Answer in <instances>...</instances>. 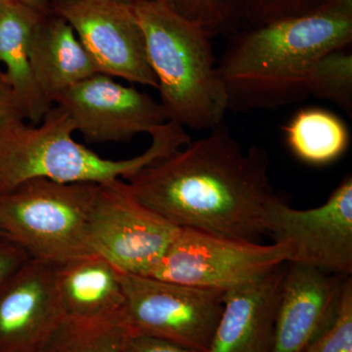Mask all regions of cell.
<instances>
[{
  "mask_svg": "<svg viewBox=\"0 0 352 352\" xmlns=\"http://www.w3.org/2000/svg\"><path fill=\"white\" fill-rule=\"evenodd\" d=\"M25 4L8 2L0 16V64L25 122L36 124L52 107L39 88L29 53L30 36L41 15ZM48 14V13H47Z\"/></svg>",
  "mask_w": 352,
  "mask_h": 352,
  "instance_id": "e0dca14e",
  "label": "cell"
},
{
  "mask_svg": "<svg viewBox=\"0 0 352 352\" xmlns=\"http://www.w3.org/2000/svg\"><path fill=\"white\" fill-rule=\"evenodd\" d=\"M329 0H243L245 22L259 25L305 15L320 8Z\"/></svg>",
  "mask_w": 352,
  "mask_h": 352,
  "instance_id": "603a6c76",
  "label": "cell"
},
{
  "mask_svg": "<svg viewBox=\"0 0 352 352\" xmlns=\"http://www.w3.org/2000/svg\"><path fill=\"white\" fill-rule=\"evenodd\" d=\"M217 69L228 111L273 110L308 98L315 62L352 43V0H329L305 15L249 25L228 36Z\"/></svg>",
  "mask_w": 352,
  "mask_h": 352,
  "instance_id": "7a4b0ae2",
  "label": "cell"
},
{
  "mask_svg": "<svg viewBox=\"0 0 352 352\" xmlns=\"http://www.w3.org/2000/svg\"><path fill=\"white\" fill-rule=\"evenodd\" d=\"M7 1L25 4V6H31L43 13L51 12L50 0H7Z\"/></svg>",
  "mask_w": 352,
  "mask_h": 352,
  "instance_id": "4316f807",
  "label": "cell"
},
{
  "mask_svg": "<svg viewBox=\"0 0 352 352\" xmlns=\"http://www.w3.org/2000/svg\"><path fill=\"white\" fill-rule=\"evenodd\" d=\"M308 96L331 102L352 116V54L349 47L319 58L307 82Z\"/></svg>",
  "mask_w": 352,
  "mask_h": 352,
  "instance_id": "ffe728a7",
  "label": "cell"
},
{
  "mask_svg": "<svg viewBox=\"0 0 352 352\" xmlns=\"http://www.w3.org/2000/svg\"><path fill=\"white\" fill-rule=\"evenodd\" d=\"M302 352H352V281L346 277L337 314Z\"/></svg>",
  "mask_w": 352,
  "mask_h": 352,
  "instance_id": "7402d4cb",
  "label": "cell"
},
{
  "mask_svg": "<svg viewBox=\"0 0 352 352\" xmlns=\"http://www.w3.org/2000/svg\"><path fill=\"white\" fill-rule=\"evenodd\" d=\"M270 157L245 149L226 122L126 178L133 196L178 228L256 242L274 198Z\"/></svg>",
  "mask_w": 352,
  "mask_h": 352,
  "instance_id": "6da1fadb",
  "label": "cell"
},
{
  "mask_svg": "<svg viewBox=\"0 0 352 352\" xmlns=\"http://www.w3.org/2000/svg\"><path fill=\"white\" fill-rule=\"evenodd\" d=\"M120 278L126 296L124 324L131 332L208 351L226 292L129 273L120 272Z\"/></svg>",
  "mask_w": 352,
  "mask_h": 352,
  "instance_id": "52a82bcc",
  "label": "cell"
},
{
  "mask_svg": "<svg viewBox=\"0 0 352 352\" xmlns=\"http://www.w3.org/2000/svg\"><path fill=\"white\" fill-rule=\"evenodd\" d=\"M56 264L29 258L0 289V352H36L63 321Z\"/></svg>",
  "mask_w": 352,
  "mask_h": 352,
  "instance_id": "7c38bea8",
  "label": "cell"
},
{
  "mask_svg": "<svg viewBox=\"0 0 352 352\" xmlns=\"http://www.w3.org/2000/svg\"><path fill=\"white\" fill-rule=\"evenodd\" d=\"M134 10L168 120L208 131L223 122L228 102L212 36L159 0L134 3Z\"/></svg>",
  "mask_w": 352,
  "mask_h": 352,
  "instance_id": "277c9868",
  "label": "cell"
},
{
  "mask_svg": "<svg viewBox=\"0 0 352 352\" xmlns=\"http://www.w3.org/2000/svg\"><path fill=\"white\" fill-rule=\"evenodd\" d=\"M124 323L83 324L63 319L36 352H124Z\"/></svg>",
  "mask_w": 352,
  "mask_h": 352,
  "instance_id": "d6986e66",
  "label": "cell"
},
{
  "mask_svg": "<svg viewBox=\"0 0 352 352\" xmlns=\"http://www.w3.org/2000/svg\"><path fill=\"white\" fill-rule=\"evenodd\" d=\"M124 352H200L183 346L182 344H175L161 339V338L153 337V336L144 335V333H133L129 331L126 344H124Z\"/></svg>",
  "mask_w": 352,
  "mask_h": 352,
  "instance_id": "cb8c5ba5",
  "label": "cell"
},
{
  "mask_svg": "<svg viewBox=\"0 0 352 352\" xmlns=\"http://www.w3.org/2000/svg\"><path fill=\"white\" fill-rule=\"evenodd\" d=\"M14 120H24L12 88L0 68V126Z\"/></svg>",
  "mask_w": 352,
  "mask_h": 352,
  "instance_id": "484cf974",
  "label": "cell"
},
{
  "mask_svg": "<svg viewBox=\"0 0 352 352\" xmlns=\"http://www.w3.org/2000/svg\"><path fill=\"white\" fill-rule=\"evenodd\" d=\"M178 230L140 203L124 180L99 185L88 219V243L120 272L147 276Z\"/></svg>",
  "mask_w": 352,
  "mask_h": 352,
  "instance_id": "ba28073f",
  "label": "cell"
},
{
  "mask_svg": "<svg viewBox=\"0 0 352 352\" xmlns=\"http://www.w3.org/2000/svg\"><path fill=\"white\" fill-rule=\"evenodd\" d=\"M265 232L291 248L289 263L331 274L352 273V177L347 175L314 208L298 210L274 196L266 208Z\"/></svg>",
  "mask_w": 352,
  "mask_h": 352,
  "instance_id": "9c48e42d",
  "label": "cell"
},
{
  "mask_svg": "<svg viewBox=\"0 0 352 352\" xmlns=\"http://www.w3.org/2000/svg\"><path fill=\"white\" fill-rule=\"evenodd\" d=\"M287 243L258 244L179 228L164 258L147 277L226 292L289 263Z\"/></svg>",
  "mask_w": 352,
  "mask_h": 352,
  "instance_id": "8992f818",
  "label": "cell"
},
{
  "mask_svg": "<svg viewBox=\"0 0 352 352\" xmlns=\"http://www.w3.org/2000/svg\"><path fill=\"white\" fill-rule=\"evenodd\" d=\"M53 104L91 144L126 142L168 122L162 104L149 94L100 73L65 90Z\"/></svg>",
  "mask_w": 352,
  "mask_h": 352,
  "instance_id": "8fae6325",
  "label": "cell"
},
{
  "mask_svg": "<svg viewBox=\"0 0 352 352\" xmlns=\"http://www.w3.org/2000/svg\"><path fill=\"white\" fill-rule=\"evenodd\" d=\"M132 3H139V2L152 1V0H129Z\"/></svg>",
  "mask_w": 352,
  "mask_h": 352,
  "instance_id": "f1b7e54d",
  "label": "cell"
},
{
  "mask_svg": "<svg viewBox=\"0 0 352 352\" xmlns=\"http://www.w3.org/2000/svg\"><path fill=\"white\" fill-rule=\"evenodd\" d=\"M287 265L224 294L208 352H270Z\"/></svg>",
  "mask_w": 352,
  "mask_h": 352,
  "instance_id": "5bb4252c",
  "label": "cell"
},
{
  "mask_svg": "<svg viewBox=\"0 0 352 352\" xmlns=\"http://www.w3.org/2000/svg\"><path fill=\"white\" fill-rule=\"evenodd\" d=\"M8 2L9 1H7V0H0V16H1V14L2 12H3L4 9H6V7Z\"/></svg>",
  "mask_w": 352,
  "mask_h": 352,
  "instance_id": "83f0119b",
  "label": "cell"
},
{
  "mask_svg": "<svg viewBox=\"0 0 352 352\" xmlns=\"http://www.w3.org/2000/svg\"><path fill=\"white\" fill-rule=\"evenodd\" d=\"M75 132L68 113L57 105L36 126L14 120L0 126V193L32 178L94 184L126 179L191 141L184 127L168 120L149 134L151 144L142 154L109 160L76 142Z\"/></svg>",
  "mask_w": 352,
  "mask_h": 352,
  "instance_id": "3957f363",
  "label": "cell"
},
{
  "mask_svg": "<svg viewBox=\"0 0 352 352\" xmlns=\"http://www.w3.org/2000/svg\"><path fill=\"white\" fill-rule=\"evenodd\" d=\"M0 238H4L1 233H0Z\"/></svg>",
  "mask_w": 352,
  "mask_h": 352,
  "instance_id": "f546056e",
  "label": "cell"
},
{
  "mask_svg": "<svg viewBox=\"0 0 352 352\" xmlns=\"http://www.w3.org/2000/svg\"><path fill=\"white\" fill-rule=\"evenodd\" d=\"M183 20L198 25L212 38L230 36L245 22L243 0H159Z\"/></svg>",
  "mask_w": 352,
  "mask_h": 352,
  "instance_id": "44dd1931",
  "label": "cell"
},
{
  "mask_svg": "<svg viewBox=\"0 0 352 352\" xmlns=\"http://www.w3.org/2000/svg\"><path fill=\"white\" fill-rule=\"evenodd\" d=\"M64 319L83 324L124 323L126 296L120 271L98 254L56 264Z\"/></svg>",
  "mask_w": 352,
  "mask_h": 352,
  "instance_id": "9a60e30c",
  "label": "cell"
},
{
  "mask_svg": "<svg viewBox=\"0 0 352 352\" xmlns=\"http://www.w3.org/2000/svg\"><path fill=\"white\" fill-rule=\"evenodd\" d=\"M50 10L73 28L98 73L157 89L131 1L50 0Z\"/></svg>",
  "mask_w": 352,
  "mask_h": 352,
  "instance_id": "30bf717a",
  "label": "cell"
},
{
  "mask_svg": "<svg viewBox=\"0 0 352 352\" xmlns=\"http://www.w3.org/2000/svg\"><path fill=\"white\" fill-rule=\"evenodd\" d=\"M94 183L32 178L0 193V233L30 258L59 264L95 254L87 237Z\"/></svg>",
  "mask_w": 352,
  "mask_h": 352,
  "instance_id": "5b68a950",
  "label": "cell"
},
{
  "mask_svg": "<svg viewBox=\"0 0 352 352\" xmlns=\"http://www.w3.org/2000/svg\"><path fill=\"white\" fill-rule=\"evenodd\" d=\"M289 149L305 163H333L349 149L351 134L344 120L325 109H302L283 127Z\"/></svg>",
  "mask_w": 352,
  "mask_h": 352,
  "instance_id": "ac0fdd59",
  "label": "cell"
},
{
  "mask_svg": "<svg viewBox=\"0 0 352 352\" xmlns=\"http://www.w3.org/2000/svg\"><path fill=\"white\" fill-rule=\"evenodd\" d=\"M29 53L36 82L51 104L65 90L98 74L73 28L52 12L41 15L32 28Z\"/></svg>",
  "mask_w": 352,
  "mask_h": 352,
  "instance_id": "2e32d148",
  "label": "cell"
},
{
  "mask_svg": "<svg viewBox=\"0 0 352 352\" xmlns=\"http://www.w3.org/2000/svg\"><path fill=\"white\" fill-rule=\"evenodd\" d=\"M29 258L28 252L19 245L0 238V289Z\"/></svg>",
  "mask_w": 352,
  "mask_h": 352,
  "instance_id": "d4e9b609",
  "label": "cell"
},
{
  "mask_svg": "<svg viewBox=\"0 0 352 352\" xmlns=\"http://www.w3.org/2000/svg\"><path fill=\"white\" fill-rule=\"evenodd\" d=\"M346 277L288 263L270 352H302L333 320Z\"/></svg>",
  "mask_w": 352,
  "mask_h": 352,
  "instance_id": "4fadbf2b",
  "label": "cell"
}]
</instances>
